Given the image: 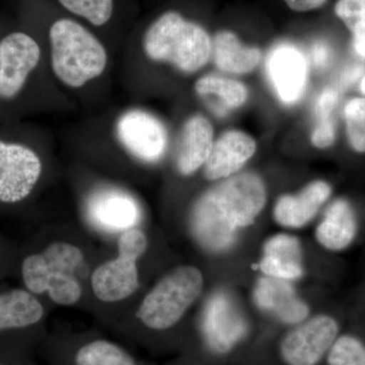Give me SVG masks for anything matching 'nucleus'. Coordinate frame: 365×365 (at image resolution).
I'll use <instances>...</instances> for the list:
<instances>
[{
    "label": "nucleus",
    "instance_id": "obj_20",
    "mask_svg": "<svg viewBox=\"0 0 365 365\" xmlns=\"http://www.w3.org/2000/svg\"><path fill=\"white\" fill-rule=\"evenodd\" d=\"M216 67L235 74L249 73L261 60L260 50L242 45L239 38L230 31L216 34L212 40V53Z\"/></svg>",
    "mask_w": 365,
    "mask_h": 365
},
{
    "label": "nucleus",
    "instance_id": "obj_14",
    "mask_svg": "<svg viewBox=\"0 0 365 365\" xmlns=\"http://www.w3.org/2000/svg\"><path fill=\"white\" fill-rule=\"evenodd\" d=\"M256 150L253 137L242 131L225 132L213 143L210 157L204 165L206 179L217 181L234 176L253 158Z\"/></svg>",
    "mask_w": 365,
    "mask_h": 365
},
{
    "label": "nucleus",
    "instance_id": "obj_12",
    "mask_svg": "<svg viewBox=\"0 0 365 365\" xmlns=\"http://www.w3.org/2000/svg\"><path fill=\"white\" fill-rule=\"evenodd\" d=\"M266 68L278 98L284 104H294L302 97L309 78V64L299 49L289 44L275 46L269 53Z\"/></svg>",
    "mask_w": 365,
    "mask_h": 365
},
{
    "label": "nucleus",
    "instance_id": "obj_30",
    "mask_svg": "<svg viewBox=\"0 0 365 365\" xmlns=\"http://www.w3.org/2000/svg\"><path fill=\"white\" fill-rule=\"evenodd\" d=\"M330 58V51L324 43H317L312 49V59L314 66L318 67L325 66Z\"/></svg>",
    "mask_w": 365,
    "mask_h": 365
},
{
    "label": "nucleus",
    "instance_id": "obj_11",
    "mask_svg": "<svg viewBox=\"0 0 365 365\" xmlns=\"http://www.w3.org/2000/svg\"><path fill=\"white\" fill-rule=\"evenodd\" d=\"M88 222L109 234L135 228L141 222V208L134 197L122 190H96L86 203Z\"/></svg>",
    "mask_w": 365,
    "mask_h": 365
},
{
    "label": "nucleus",
    "instance_id": "obj_3",
    "mask_svg": "<svg viewBox=\"0 0 365 365\" xmlns=\"http://www.w3.org/2000/svg\"><path fill=\"white\" fill-rule=\"evenodd\" d=\"M143 49L151 61L170 63L185 73H194L210 60L212 40L203 26L185 20L176 11H167L146 29Z\"/></svg>",
    "mask_w": 365,
    "mask_h": 365
},
{
    "label": "nucleus",
    "instance_id": "obj_31",
    "mask_svg": "<svg viewBox=\"0 0 365 365\" xmlns=\"http://www.w3.org/2000/svg\"><path fill=\"white\" fill-rule=\"evenodd\" d=\"M360 88H361L362 93L365 95V76L364 79H362L361 85H360Z\"/></svg>",
    "mask_w": 365,
    "mask_h": 365
},
{
    "label": "nucleus",
    "instance_id": "obj_2",
    "mask_svg": "<svg viewBox=\"0 0 365 365\" xmlns=\"http://www.w3.org/2000/svg\"><path fill=\"white\" fill-rule=\"evenodd\" d=\"M48 40L53 74L67 88H83L107 68L105 46L76 20L61 18L53 21Z\"/></svg>",
    "mask_w": 365,
    "mask_h": 365
},
{
    "label": "nucleus",
    "instance_id": "obj_21",
    "mask_svg": "<svg viewBox=\"0 0 365 365\" xmlns=\"http://www.w3.org/2000/svg\"><path fill=\"white\" fill-rule=\"evenodd\" d=\"M73 365H138L130 353L111 341L97 339L76 350Z\"/></svg>",
    "mask_w": 365,
    "mask_h": 365
},
{
    "label": "nucleus",
    "instance_id": "obj_6",
    "mask_svg": "<svg viewBox=\"0 0 365 365\" xmlns=\"http://www.w3.org/2000/svg\"><path fill=\"white\" fill-rule=\"evenodd\" d=\"M30 137L11 123L0 126V204L24 202L39 184L42 158Z\"/></svg>",
    "mask_w": 365,
    "mask_h": 365
},
{
    "label": "nucleus",
    "instance_id": "obj_27",
    "mask_svg": "<svg viewBox=\"0 0 365 365\" xmlns=\"http://www.w3.org/2000/svg\"><path fill=\"white\" fill-rule=\"evenodd\" d=\"M336 125L332 115H319L318 122L312 132L311 141L316 148H330L335 143Z\"/></svg>",
    "mask_w": 365,
    "mask_h": 365
},
{
    "label": "nucleus",
    "instance_id": "obj_7",
    "mask_svg": "<svg viewBox=\"0 0 365 365\" xmlns=\"http://www.w3.org/2000/svg\"><path fill=\"white\" fill-rule=\"evenodd\" d=\"M203 287V274L198 268L190 265L178 267L144 297L137 319L150 330H169L200 297Z\"/></svg>",
    "mask_w": 365,
    "mask_h": 365
},
{
    "label": "nucleus",
    "instance_id": "obj_26",
    "mask_svg": "<svg viewBox=\"0 0 365 365\" xmlns=\"http://www.w3.org/2000/svg\"><path fill=\"white\" fill-rule=\"evenodd\" d=\"M346 132L350 145L357 153H365V98H354L344 108Z\"/></svg>",
    "mask_w": 365,
    "mask_h": 365
},
{
    "label": "nucleus",
    "instance_id": "obj_13",
    "mask_svg": "<svg viewBox=\"0 0 365 365\" xmlns=\"http://www.w3.org/2000/svg\"><path fill=\"white\" fill-rule=\"evenodd\" d=\"M254 299L260 309L288 325H297L306 321L309 314V307L297 294L289 281L262 277L255 287Z\"/></svg>",
    "mask_w": 365,
    "mask_h": 365
},
{
    "label": "nucleus",
    "instance_id": "obj_17",
    "mask_svg": "<svg viewBox=\"0 0 365 365\" xmlns=\"http://www.w3.org/2000/svg\"><path fill=\"white\" fill-rule=\"evenodd\" d=\"M259 268L269 277L287 281L299 279L304 271L299 240L285 234L271 237L264 245Z\"/></svg>",
    "mask_w": 365,
    "mask_h": 365
},
{
    "label": "nucleus",
    "instance_id": "obj_24",
    "mask_svg": "<svg viewBox=\"0 0 365 365\" xmlns=\"http://www.w3.org/2000/svg\"><path fill=\"white\" fill-rule=\"evenodd\" d=\"M66 11L95 26L107 25L111 21L115 0H57Z\"/></svg>",
    "mask_w": 365,
    "mask_h": 365
},
{
    "label": "nucleus",
    "instance_id": "obj_15",
    "mask_svg": "<svg viewBox=\"0 0 365 365\" xmlns=\"http://www.w3.org/2000/svg\"><path fill=\"white\" fill-rule=\"evenodd\" d=\"M331 193L332 188L328 182H309L297 195H285L278 199L273 209L274 220L281 227H304L314 220Z\"/></svg>",
    "mask_w": 365,
    "mask_h": 365
},
{
    "label": "nucleus",
    "instance_id": "obj_10",
    "mask_svg": "<svg viewBox=\"0 0 365 365\" xmlns=\"http://www.w3.org/2000/svg\"><path fill=\"white\" fill-rule=\"evenodd\" d=\"M117 140L139 162L155 163L165 157L168 132L155 115L141 109L122 113L115 123Z\"/></svg>",
    "mask_w": 365,
    "mask_h": 365
},
{
    "label": "nucleus",
    "instance_id": "obj_29",
    "mask_svg": "<svg viewBox=\"0 0 365 365\" xmlns=\"http://www.w3.org/2000/svg\"><path fill=\"white\" fill-rule=\"evenodd\" d=\"M284 1L295 11H309L323 6L327 0H284Z\"/></svg>",
    "mask_w": 365,
    "mask_h": 365
},
{
    "label": "nucleus",
    "instance_id": "obj_8",
    "mask_svg": "<svg viewBox=\"0 0 365 365\" xmlns=\"http://www.w3.org/2000/svg\"><path fill=\"white\" fill-rule=\"evenodd\" d=\"M148 249L146 235L137 228L122 232L118 240L119 255L98 266L91 275V287L98 299L116 302L133 294L139 285L137 261Z\"/></svg>",
    "mask_w": 365,
    "mask_h": 365
},
{
    "label": "nucleus",
    "instance_id": "obj_16",
    "mask_svg": "<svg viewBox=\"0 0 365 365\" xmlns=\"http://www.w3.org/2000/svg\"><path fill=\"white\" fill-rule=\"evenodd\" d=\"M213 141L212 125L207 118L197 114L182 126L177 155V169L182 176L194 174L207 162Z\"/></svg>",
    "mask_w": 365,
    "mask_h": 365
},
{
    "label": "nucleus",
    "instance_id": "obj_32",
    "mask_svg": "<svg viewBox=\"0 0 365 365\" xmlns=\"http://www.w3.org/2000/svg\"><path fill=\"white\" fill-rule=\"evenodd\" d=\"M0 365H6V364H0Z\"/></svg>",
    "mask_w": 365,
    "mask_h": 365
},
{
    "label": "nucleus",
    "instance_id": "obj_18",
    "mask_svg": "<svg viewBox=\"0 0 365 365\" xmlns=\"http://www.w3.org/2000/svg\"><path fill=\"white\" fill-rule=\"evenodd\" d=\"M356 234V216L351 205L344 199H337L327 208L317 227L316 240L324 248L338 252L348 248Z\"/></svg>",
    "mask_w": 365,
    "mask_h": 365
},
{
    "label": "nucleus",
    "instance_id": "obj_1",
    "mask_svg": "<svg viewBox=\"0 0 365 365\" xmlns=\"http://www.w3.org/2000/svg\"><path fill=\"white\" fill-rule=\"evenodd\" d=\"M267 201L263 180L254 173L227 178L197 199L190 228L206 251L220 253L235 244L240 230L253 225Z\"/></svg>",
    "mask_w": 365,
    "mask_h": 365
},
{
    "label": "nucleus",
    "instance_id": "obj_5",
    "mask_svg": "<svg viewBox=\"0 0 365 365\" xmlns=\"http://www.w3.org/2000/svg\"><path fill=\"white\" fill-rule=\"evenodd\" d=\"M83 252L67 242H53L41 253L26 256L21 263V278L33 294H49L61 306H71L81 297L76 273L83 263Z\"/></svg>",
    "mask_w": 365,
    "mask_h": 365
},
{
    "label": "nucleus",
    "instance_id": "obj_28",
    "mask_svg": "<svg viewBox=\"0 0 365 365\" xmlns=\"http://www.w3.org/2000/svg\"><path fill=\"white\" fill-rule=\"evenodd\" d=\"M338 95L335 91L326 90L319 96L316 104L317 116L333 114L337 105Z\"/></svg>",
    "mask_w": 365,
    "mask_h": 365
},
{
    "label": "nucleus",
    "instance_id": "obj_22",
    "mask_svg": "<svg viewBox=\"0 0 365 365\" xmlns=\"http://www.w3.org/2000/svg\"><path fill=\"white\" fill-rule=\"evenodd\" d=\"M195 91L200 96H216L230 109L241 107L248 100V90L239 81L220 76H205L195 83Z\"/></svg>",
    "mask_w": 365,
    "mask_h": 365
},
{
    "label": "nucleus",
    "instance_id": "obj_25",
    "mask_svg": "<svg viewBox=\"0 0 365 365\" xmlns=\"http://www.w3.org/2000/svg\"><path fill=\"white\" fill-rule=\"evenodd\" d=\"M326 359L328 365H365V344L355 336H339Z\"/></svg>",
    "mask_w": 365,
    "mask_h": 365
},
{
    "label": "nucleus",
    "instance_id": "obj_19",
    "mask_svg": "<svg viewBox=\"0 0 365 365\" xmlns=\"http://www.w3.org/2000/svg\"><path fill=\"white\" fill-rule=\"evenodd\" d=\"M43 316L42 304L29 290L0 292V334L30 328L39 323Z\"/></svg>",
    "mask_w": 365,
    "mask_h": 365
},
{
    "label": "nucleus",
    "instance_id": "obj_23",
    "mask_svg": "<svg viewBox=\"0 0 365 365\" xmlns=\"http://www.w3.org/2000/svg\"><path fill=\"white\" fill-rule=\"evenodd\" d=\"M335 13L352 33L355 51L365 58V0H339Z\"/></svg>",
    "mask_w": 365,
    "mask_h": 365
},
{
    "label": "nucleus",
    "instance_id": "obj_4",
    "mask_svg": "<svg viewBox=\"0 0 365 365\" xmlns=\"http://www.w3.org/2000/svg\"><path fill=\"white\" fill-rule=\"evenodd\" d=\"M42 58V47L30 31L0 34V122L11 123L26 111Z\"/></svg>",
    "mask_w": 365,
    "mask_h": 365
},
{
    "label": "nucleus",
    "instance_id": "obj_9",
    "mask_svg": "<svg viewBox=\"0 0 365 365\" xmlns=\"http://www.w3.org/2000/svg\"><path fill=\"white\" fill-rule=\"evenodd\" d=\"M339 337V325L332 317L319 314L295 325L279 344L287 365H318Z\"/></svg>",
    "mask_w": 365,
    "mask_h": 365
}]
</instances>
